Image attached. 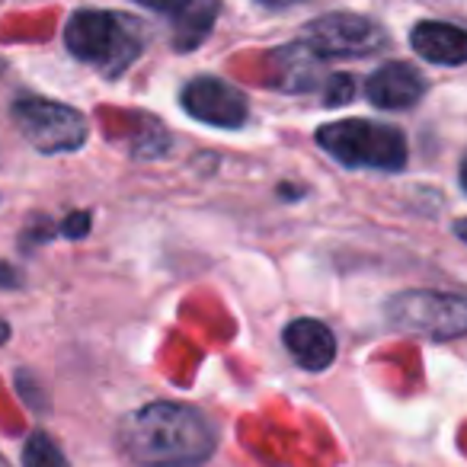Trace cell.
<instances>
[{"label":"cell","instance_id":"obj_14","mask_svg":"<svg viewBox=\"0 0 467 467\" xmlns=\"http://www.w3.org/2000/svg\"><path fill=\"white\" fill-rule=\"evenodd\" d=\"M138 4L148 7V10H157V14H170L173 20H180V16L189 10L192 0H138Z\"/></svg>","mask_w":467,"mask_h":467},{"label":"cell","instance_id":"obj_5","mask_svg":"<svg viewBox=\"0 0 467 467\" xmlns=\"http://www.w3.org/2000/svg\"><path fill=\"white\" fill-rule=\"evenodd\" d=\"M14 119L23 138L42 154H67L87 141V119L78 109L52 99H20Z\"/></svg>","mask_w":467,"mask_h":467},{"label":"cell","instance_id":"obj_3","mask_svg":"<svg viewBox=\"0 0 467 467\" xmlns=\"http://www.w3.org/2000/svg\"><path fill=\"white\" fill-rule=\"evenodd\" d=\"M65 42L74 58L97 65L103 71H122L138 55V36L131 33L129 20L103 10H80L67 20Z\"/></svg>","mask_w":467,"mask_h":467},{"label":"cell","instance_id":"obj_4","mask_svg":"<svg viewBox=\"0 0 467 467\" xmlns=\"http://www.w3.org/2000/svg\"><path fill=\"white\" fill-rule=\"evenodd\" d=\"M397 330L422 339H458L467 333V298L445 292H400L384 307Z\"/></svg>","mask_w":467,"mask_h":467},{"label":"cell","instance_id":"obj_15","mask_svg":"<svg viewBox=\"0 0 467 467\" xmlns=\"http://www.w3.org/2000/svg\"><path fill=\"white\" fill-rule=\"evenodd\" d=\"M87 224H90V214L78 212V214H71V218L65 221V227H61V231H65L67 237H84V234H87Z\"/></svg>","mask_w":467,"mask_h":467},{"label":"cell","instance_id":"obj_11","mask_svg":"<svg viewBox=\"0 0 467 467\" xmlns=\"http://www.w3.org/2000/svg\"><path fill=\"white\" fill-rule=\"evenodd\" d=\"M214 16H218V4L214 0H192L186 14L176 20V48L186 52L195 48L208 36V29L214 26Z\"/></svg>","mask_w":467,"mask_h":467},{"label":"cell","instance_id":"obj_6","mask_svg":"<svg viewBox=\"0 0 467 467\" xmlns=\"http://www.w3.org/2000/svg\"><path fill=\"white\" fill-rule=\"evenodd\" d=\"M307 46L317 58H362L384 46V33L356 14H330L307 26Z\"/></svg>","mask_w":467,"mask_h":467},{"label":"cell","instance_id":"obj_13","mask_svg":"<svg viewBox=\"0 0 467 467\" xmlns=\"http://www.w3.org/2000/svg\"><path fill=\"white\" fill-rule=\"evenodd\" d=\"M349 97H352V80L343 78V74H333V78L327 80V93H324L327 106L349 103Z\"/></svg>","mask_w":467,"mask_h":467},{"label":"cell","instance_id":"obj_17","mask_svg":"<svg viewBox=\"0 0 467 467\" xmlns=\"http://www.w3.org/2000/svg\"><path fill=\"white\" fill-rule=\"evenodd\" d=\"M461 186L467 189V154H464V161H461Z\"/></svg>","mask_w":467,"mask_h":467},{"label":"cell","instance_id":"obj_18","mask_svg":"<svg viewBox=\"0 0 467 467\" xmlns=\"http://www.w3.org/2000/svg\"><path fill=\"white\" fill-rule=\"evenodd\" d=\"M0 467H4V461H0Z\"/></svg>","mask_w":467,"mask_h":467},{"label":"cell","instance_id":"obj_9","mask_svg":"<svg viewBox=\"0 0 467 467\" xmlns=\"http://www.w3.org/2000/svg\"><path fill=\"white\" fill-rule=\"evenodd\" d=\"M285 346L295 356V362L307 371H320L337 358V339H333L330 327L320 320L301 317L285 327Z\"/></svg>","mask_w":467,"mask_h":467},{"label":"cell","instance_id":"obj_12","mask_svg":"<svg viewBox=\"0 0 467 467\" xmlns=\"http://www.w3.org/2000/svg\"><path fill=\"white\" fill-rule=\"evenodd\" d=\"M23 464L26 467H67V461H65V454H61V448L55 445L46 432H36V435H29L26 448H23Z\"/></svg>","mask_w":467,"mask_h":467},{"label":"cell","instance_id":"obj_7","mask_svg":"<svg viewBox=\"0 0 467 467\" xmlns=\"http://www.w3.org/2000/svg\"><path fill=\"white\" fill-rule=\"evenodd\" d=\"M182 109L192 119L218 129H237L247 122V97L218 78H195L182 90Z\"/></svg>","mask_w":467,"mask_h":467},{"label":"cell","instance_id":"obj_10","mask_svg":"<svg viewBox=\"0 0 467 467\" xmlns=\"http://www.w3.org/2000/svg\"><path fill=\"white\" fill-rule=\"evenodd\" d=\"M410 42L432 65H467V29L451 23H420Z\"/></svg>","mask_w":467,"mask_h":467},{"label":"cell","instance_id":"obj_16","mask_svg":"<svg viewBox=\"0 0 467 467\" xmlns=\"http://www.w3.org/2000/svg\"><path fill=\"white\" fill-rule=\"evenodd\" d=\"M454 231H458V237L467 244V218H461V221H458V227H454Z\"/></svg>","mask_w":467,"mask_h":467},{"label":"cell","instance_id":"obj_2","mask_svg":"<svg viewBox=\"0 0 467 467\" xmlns=\"http://www.w3.org/2000/svg\"><path fill=\"white\" fill-rule=\"evenodd\" d=\"M317 144L346 167L400 170L407 163V141L394 125L368 119H343L317 131Z\"/></svg>","mask_w":467,"mask_h":467},{"label":"cell","instance_id":"obj_1","mask_svg":"<svg viewBox=\"0 0 467 467\" xmlns=\"http://www.w3.org/2000/svg\"><path fill=\"white\" fill-rule=\"evenodd\" d=\"M122 448L141 467H195L214 451V429L192 407L150 403L125 420Z\"/></svg>","mask_w":467,"mask_h":467},{"label":"cell","instance_id":"obj_8","mask_svg":"<svg viewBox=\"0 0 467 467\" xmlns=\"http://www.w3.org/2000/svg\"><path fill=\"white\" fill-rule=\"evenodd\" d=\"M365 93L381 109H410L426 93V80H422V74L413 65L394 61V65H384L371 74Z\"/></svg>","mask_w":467,"mask_h":467}]
</instances>
